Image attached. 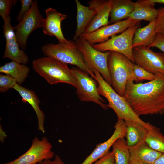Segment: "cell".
Returning <instances> with one entry per match:
<instances>
[{
	"label": "cell",
	"instance_id": "cell-1",
	"mask_svg": "<svg viewBox=\"0 0 164 164\" xmlns=\"http://www.w3.org/2000/svg\"><path fill=\"white\" fill-rule=\"evenodd\" d=\"M155 75L154 80L147 82L127 83L123 97L139 117L164 113V74Z\"/></svg>",
	"mask_w": 164,
	"mask_h": 164
},
{
	"label": "cell",
	"instance_id": "cell-2",
	"mask_svg": "<svg viewBox=\"0 0 164 164\" xmlns=\"http://www.w3.org/2000/svg\"><path fill=\"white\" fill-rule=\"evenodd\" d=\"M98 84L99 94L105 97L108 104V107L112 109L116 113L118 120H123L139 124L147 129L153 126L150 123L143 121L137 115L123 97L119 95L111 86L104 79L97 70L93 72Z\"/></svg>",
	"mask_w": 164,
	"mask_h": 164
},
{
	"label": "cell",
	"instance_id": "cell-3",
	"mask_svg": "<svg viewBox=\"0 0 164 164\" xmlns=\"http://www.w3.org/2000/svg\"><path fill=\"white\" fill-rule=\"evenodd\" d=\"M32 67L50 84L65 83L76 87V83L71 69L67 64L55 58L46 56L35 60L32 62Z\"/></svg>",
	"mask_w": 164,
	"mask_h": 164
},
{
	"label": "cell",
	"instance_id": "cell-4",
	"mask_svg": "<svg viewBox=\"0 0 164 164\" xmlns=\"http://www.w3.org/2000/svg\"><path fill=\"white\" fill-rule=\"evenodd\" d=\"M134 63L125 55L110 51L108 59V67L111 85L115 91L123 97L127 81H135Z\"/></svg>",
	"mask_w": 164,
	"mask_h": 164
},
{
	"label": "cell",
	"instance_id": "cell-5",
	"mask_svg": "<svg viewBox=\"0 0 164 164\" xmlns=\"http://www.w3.org/2000/svg\"><path fill=\"white\" fill-rule=\"evenodd\" d=\"M41 50L46 56L55 58L67 64L76 66L95 79V74L85 65L83 56L74 41L70 40L65 43L46 44L42 46Z\"/></svg>",
	"mask_w": 164,
	"mask_h": 164
},
{
	"label": "cell",
	"instance_id": "cell-6",
	"mask_svg": "<svg viewBox=\"0 0 164 164\" xmlns=\"http://www.w3.org/2000/svg\"><path fill=\"white\" fill-rule=\"evenodd\" d=\"M75 42L88 69L93 73L95 70L97 71L106 82L111 86V80L108 67V59L110 51L103 52L96 50L81 36Z\"/></svg>",
	"mask_w": 164,
	"mask_h": 164
},
{
	"label": "cell",
	"instance_id": "cell-7",
	"mask_svg": "<svg viewBox=\"0 0 164 164\" xmlns=\"http://www.w3.org/2000/svg\"><path fill=\"white\" fill-rule=\"evenodd\" d=\"M76 83V93L79 100L95 103L104 109H108L105 101L101 97L97 83L87 73L77 67L71 68Z\"/></svg>",
	"mask_w": 164,
	"mask_h": 164
},
{
	"label": "cell",
	"instance_id": "cell-8",
	"mask_svg": "<svg viewBox=\"0 0 164 164\" xmlns=\"http://www.w3.org/2000/svg\"><path fill=\"white\" fill-rule=\"evenodd\" d=\"M139 27V24L133 26L119 35L113 36L104 42L92 46L101 52L112 51L122 54L134 63L132 41L136 30Z\"/></svg>",
	"mask_w": 164,
	"mask_h": 164
},
{
	"label": "cell",
	"instance_id": "cell-9",
	"mask_svg": "<svg viewBox=\"0 0 164 164\" xmlns=\"http://www.w3.org/2000/svg\"><path fill=\"white\" fill-rule=\"evenodd\" d=\"M44 21V18L39 10L37 1H34L29 12L13 27L18 43L22 50L26 48L30 34L36 29L42 28Z\"/></svg>",
	"mask_w": 164,
	"mask_h": 164
},
{
	"label": "cell",
	"instance_id": "cell-10",
	"mask_svg": "<svg viewBox=\"0 0 164 164\" xmlns=\"http://www.w3.org/2000/svg\"><path fill=\"white\" fill-rule=\"evenodd\" d=\"M52 145L47 138H35L32 144L24 153L16 159L4 164H38L42 161L52 159L55 156Z\"/></svg>",
	"mask_w": 164,
	"mask_h": 164
},
{
	"label": "cell",
	"instance_id": "cell-11",
	"mask_svg": "<svg viewBox=\"0 0 164 164\" xmlns=\"http://www.w3.org/2000/svg\"><path fill=\"white\" fill-rule=\"evenodd\" d=\"M134 63L148 72L155 74H164V53L157 52L149 47L139 46L133 48Z\"/></svg>",
	"mask_w": 164,
	"mask_h": 164
},
{
	"label": "cell",
	"instance_id": "cell-12",
	"mask_svg": "<svg viewBox=\"0 0 164 164\" xmlns=\"http://www.w3.org/2000/svg\"><path fill=\"white\" fill-rule=\"evenodd\" d=\"M140 21L128 18L101 27L89 33H84L81 36L93 46L104 42L109 38L121 33L130 27L140 24Z\"/></svg>",
	"mask_w": 164,
	"mask_h": 164
},
{
	"label": "cell",
	"instance_id": "cell-13",
	"mask_svg": "<svg viewBox=\"0 0 164 164\" xmlns=\"http://www.w3.org/2000/svg\"><path fill=\"white\" fill-rule=\"evenodd\" d=\"M3 33L6 39V46L3 58L9 59L18 63L25 64L28 57L23 50L20 49L15 32L11 24L9 16L3 18Z\"/></svg>",
	"mask_w": 164,
	"mask_h": 164
},
{
	"label": "cell",
	"instance_id": "cell-14",
	"mask_svg": "<svg viewBox=\"0 0 164 164\" xmlns=\"http://www.w3.org/2000/svg\"><path fill=\"white\" fill-rule=\"evenodd\" d=\"M114 128V131L111 137L104 142L97 145L92 153L81 164H92L108 154L109 152L110 148L117 139L125 137L126 128L125 121L118 120Z\"/></svg>",
	"mask_w": 164,
	"mask_h": 164
},
{
	"label": "cell",
	"instance_id": "cell-15",
	"mask_svg": "<svg viewBox=\"0 0 164 164\" xmlns=\"http://www.w3.org/2000/svg\"><path fill=\"white\" fill-rule=\"evenodd\" d=\"M45 13L46 17L44 18L42 28L43 33L46 35L55 36L59 43L69 42V40H67L64 36L61 28V23L66 18L67 15L51 7L46 9Z\"/></svg>",
	"mask_w": 164,
	"mask_h": 164
},
{
	"label": "cell",
	"instance_id": "cell-16",
	"mask_svg": "<svg viewBox=\"0 0 164 164\" xmlns=\"http://www.w3.org/2000/svg\"><path fill=\"white\" fill-rule=\"evenodd\" d=\"M129 148L130 153L129 164H154L162 154L151 148L145 138Z\"/></svg>",
	"mask_w": 164,
	"mask_h": 164
},
{
	"label": "cell",
	"instance_id": "cell-17",
	"mask_svg": "<svg viewBox=\"0 0 164 164\" xmlns=\"http://www.w3.org/2000/svg\"><path fill=\"white\" fill-rule=\"evenodd\" d=\"M90 1L96 8L97 13L87 27L84 33L93 32L109 24L111 0H92Z\"/></svg>",
	"mask_w": 164,
	"mask_h": 164
},
{
	"label": "cell",
	"instance_id": "cell-18",
	"mask_svg": "<svg viewBox=\"0 0 164 164\" xmlns=\"http://www.w3.org/2000/svg\"><path fill=\"white\" fill-rule=\"evenodd\" d=\"M77 9V28L73 37L76 41L84 33L85 31L97 13L95 7L90 1L88 2V6L82 4L78 0H75Z\"/></svg>",
	"mask_w": 164,
	"mask_h": 164
},
{
	"label": "cell",
	"instance_id": "cell-19",
	"mask_svg": "<svg viewBox=\"0 0 164 164\" xmlns=\"http://www.w3.org/2000/svg\"><path fill=\"white\" fill-rule=\"evenodd\" d=\"M13 89L19 93L22 97L23 102H28L32 107L37 117L38 129L43 133H44L45 115L39 107L40 102L35 92L17 84L15 85Z\"/></svg>",
	"mask_w": 164,
	"mask_h": 164
},
{
	"label": "cell",
	"instance_id": "cell-20",
	"mask_svg": "<svg viewBox=\"0 0 164 164\" xmlns=\"http://www.w3.org/2000/svg\"><path fill=\"white\" fill-rule=\"evenodd\" d=\"M155 5L149 0H137L135 2L134 10L128 18L140 22L143 20L151 22L156 19L158 14V9Z\"/></svg>",
	"mask_w": 164,
	"mask_h": 164
},
{
	"label": "cell",
	"instance_id": "cell-21",
	"mask_svg": "<svg viewBox=\"0 0 164 164\" xmlns=\"http://www.w3.org/2000/svg\"><path fill=\"white\" fill-rule=\"evenodd\" d=\"M134 6L135 2L131 0H111L109 24L128 18Z\"/></svg>",
	"mask_w": 164,
	"mask_h": 164
},
{
	"label": "cell",
	"instance_id": "cell-22",
	"mask_svg": "<svg viewBox=\"0 0 164 164\" xmlns=\"http://www.w3.org/2000/svg\"><path fill=\"white\" fill-rule=\"evenodd\" d=\"M156 19L145 26L139 28L136 30L132 41V47L139 46L149 47L154 42L157 34Z\"/></svg>",
	"mask_w": 164,
	"mask_h": 164
},
{
	"label": "cell",
	"instance_id": "cell-23",
	"mask_svg": "<svg viewBox=\"0 0 164 164\" xmlns=\"http://www.w3.org/2000/svg\"><path fill=\"white\" fill-rule=\"evenodd\" d=\"M29 72L28 67L25 65L12 61L0 67V72L9 75L20 85L25 81Z\"/></svg>",
	"mask_w": 164,
	"mask_h": 164
},
{
	"label": "cell",
	"instance_id": "cell-24",
	"mask_svg": "<svg viewBox=\"0 0 164 164\" xmlns=\"http://www.w3.org/2000/svg\"><path fill=\"white\" fill-rule=\"evenodd\" d=\"M126 131L125 137L127 145L132 147L145 138L147 129L137 123L125 121Z\"/></svg>",
	"mask_w": 164,
	"mask_h": 164
},
{
	"label": "cell",
	"instance_id": "cell-25",
	"mask_svg": "<svg viewBox=\"0 0 164 164\" xmlns=\"http://www.w3.org/2000/svg\"><path fill=\"white\" fill-rule=\"evenodd\" d=\"M115 164H129L130 153L129 147L124 138L117 139L112 146Z\"/></svg>",
	"mask_w": 164,
	"mask_h": 164
},
{
	"label": "cell",
	"instance_id": "cell-26",
	"mask_svg": "<svg viewBox=\"0 0 164 164\" xmlns=\"http://www.w3.org/2000/svg\"><path fill=\"white\" fill-rule=\"evenodd\" d=\"M145 140L152 149L164 154V135L159 128L153 125L147 129Z\"/></svg>",
	"mask_w": 164,
	"mask_h": 164
},
{
	"label": "cell",
	"instance_id": "cell-27",
	"mask_svg": "<svg viewBox=\"0 0 164 164\" xmlns=\"http://www.w3.org/2000/svg\"><path fill=\"white\" fill-rule=\"evenodd\" d=\"M133 73L134 81L137 82L144 80L152 81L155 79L156 76L155 74L148 72L135 63L133 66Z\"/></svg>",
	"mask_w": 164,
	"mask_h": 164
},
{
	"label": "cell",
	"instance_id": "cell-28",
	"mask_svg": "<svg viewBox=\"0 0 164 164\" xmlns=\"http://www.w3.org/2000/svg\"><path fill=\"white\" fill-rule=\"evenodd\" d=\"M16 81L14 78L8 75H0V91L3 93L10 88H13L17 84Z\"/></svg>",
	"mask_w": 164,
	"mask_h": 164
},
{
	"label": "cell",
	"instance_id": "cell-29",
	"mask_svg": "<svg viewBox=\"0 0 164 164\" xmlns=\"http://www.w3.org/2000/svg\"><path fill=\"white\" fill-rule=\"evenodd\" d=\"M17 2L15 0H0V15L2 19L9 16L12 6Z\"/></svg>",
	"mask_w": 164,
	"mask_h": 164
},
{
	"label": "cell",
	"instance_id": "cell-30",
	"mask_svg": "<svg viewBox=\"0 0 164 164\" xmlns=\"http://www.w3.org/2000/svg\"><path fill=\"white\" fill-rule=\"evenodd\" d=\"M158 11L155 21L156 31L164 36V6L158 9Z\"/></svg>",
	"mask_w": 164,
	"mask_h": 164
},
{
	"label": "cell",
	"instance_id": "cell-31",
	"mask_svg": "<svg viewBox=\"0 0 164 164\" xmlns=\"http://www.w3.org/2000/svg\"><path fill=\"white\" fill-rule=\"evenodd\" d=\"M34 1L32 0H21V6L17 15V20L20 22L30 10Z\"/></svg>",
	"mask_w": 164,
	"mask_h": 164
},
{
	"label": "cell",
	"instance_id": "cell-32",
	"mask_svg": "<svg viewBox=\"0 0 164 164\" xmlns=\"http://www.w3.org/2000/svg\"><path fill=\"white\" fill-rule=\"evenodd\" d=\"M93 164H115L114 157L113 152H109Z\"/></svg>",
	"mask_w": 164,
	"mask_h": 164
},
{
	"label": "cell",
	"instance_id": "cell-33",
	"mask_svg": "<svg viewBox=\"0 0 164 164\" xmlns=\"http://www.w3.org/2000/svg\"><path fill=\"white\" fill-rule=\"evenodd\" d=\"M149 47L157 48L164 53V36L157 33L154 42Z\"/></svg>",
	"mask_w": 164,
	"mask_h": 164
},
{
	"label": "cell",
	"instance_id": "cell-34",
	"mask_svg": "<svg viewBox=\"0 0 164 164\" xmlns=\"http://www.w3.org/2000/svg\"><path fill=\"white\" fill-rule=\"evenodd\" d=\"M51 159L44 160L38 164H65L60 157L57 155H55L53 160Z\"/></svg>",
	"mask_w": 164,
	"mask_h": 164
},
{
	"label": "cell",
	"instance_id": "cell-35",
	"mask_svg": "<svg viewBox=\"0 0 164 164\" xmlns=\"http://www.w3.org/2000/svg\"><path fill=\"white\" fill-rule=\"evenodd\" d=\"M154 164H164V154H162L155 160Z\"/></svg>",
	"mask_w": 164,
	"mask_h": 164
},
{
	"label": "cell",
	"instance_id": "cell-36",
	"mask_svg": "<svg viewBox=\"0 0 164 164\" xmlns=\"http://www.w3.org/2000/svg\"><path fill=\"white\" fill-rule=\"evenodd\" d=\"M0 133H1V137H0V139L1 140V141H3V140L5 138V137H6V133L4 131H3L2 128H1L0 129Z\"/></svg>",
	"mask_w": 164,
	"mask_h": 164
},
{
	"label": "cell",
	"instance_id": "cell-37",
	"mask_svg": "<svg viewBox=\"0 0 164 164\" xmlns=\"http://www.w3.org/2000/svg\"><path fill=\"white\" fill-rule=\"evenodd\" d=\"M149 1L154 4L159 3L164 4V0H149Z\"/></svg>",
	"mask_w": 164,
	"mask_h": 164
},
{
	"label": "cell",
	"instance_id": "cell-38",
	"mask_svg": "<svg viewBox=\"0 0 164 164\" xmlns=\"http://www.w3.org/2000/svg\"></svg>",
	"mask_w": 164,
	"mask_h": 164
}]
</instances>
